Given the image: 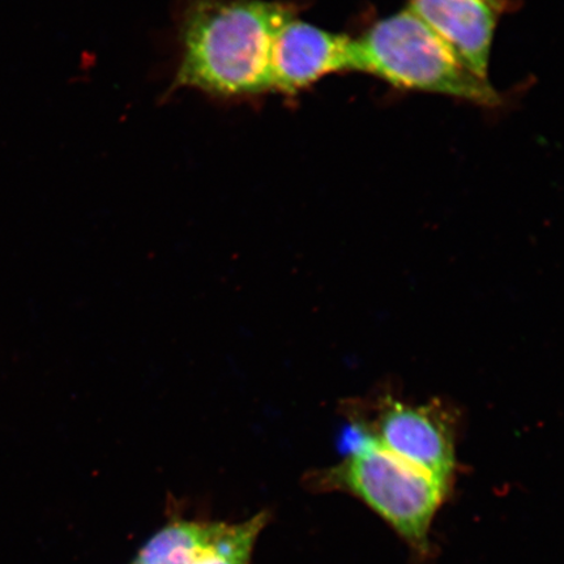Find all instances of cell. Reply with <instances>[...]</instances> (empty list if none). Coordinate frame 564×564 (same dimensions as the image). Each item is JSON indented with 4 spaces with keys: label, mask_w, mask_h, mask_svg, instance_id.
<instances>
[{
    "label": "cell",
    "mask_w": 564,
    "mask_h": 564,
    "mask_svg": "<svg viewBox=\"0 0 564 564\" xmlns=\"http://www.w3.org/2000/svg\"><path fill=\"white\" fill-rule=\"evenodd\" d=\"M293 6L267 0H192L183 12L181 65L173 88L218 97L272 90V48Z\"/></svg>",
    "instance_id": "1"
},
{
    "label": "cell",
    "mask_w": 564,
    "mask_h": 564,
    "mask_svg": "<svg viewBox=\"0 0 564 564\" xmlns=\"http://www.w3.org/2000/svg\"><path fill=\"white\" fill-rule=\"evenodd\" d=\"M350 70L394 87L429 91L479 105H497L488 79L474 73L438 34L408 9L379 20L350 44Z\"/></svg>",
    "instance_id": "2"
},
{
    "label": "cell",
    "mask_w": 564,
    "mask_h": 564,
    "mask_svg": "<svg viewBox=\"0 0 564 564\" xmlns=\"http://www.w3.org/2000/svg\"><path fill=\"white\" fill-rule=\"evenodd\" d=\"M345 434L344 460L324 470L322 489L351 494L390 524L415 552L429 553L430 529L449 485L379 447L358 425Z\"/></svg>",
    "instance_id": "3"
},
{
    "label": "cell",
    "mask_w": 564,
    "mask_h": 564,
    "mask_svg": "<svg viewBox=\"0 0 564 564\" xmlns=\"http://www.w3.org/2000/svg\"><path fill=\"white\" fill-rule=\"evenodd\" d=\"M358 426L400 460L441 482L453 481L454 425L441 405H411L387 399L369 426Z\"/></svg>",
    "instance_id": "4"
},
{
    "label": "cell",
    "mask_w": 564,
    "mask_h": 564,
    "mask_svg": "<svg viewBox=\"0 0 564 564\" xmlns=\"http://www.w3.org/2000/svg\"><path fill=\"white\" fill-rule=\"evenodd\" d=\"M347 35L295 19L285 21L272 48V90L295 95L329 74L350 70Z\"/></svg>",
    "instance_id": "5"
},
{
    "label": "cell",
    "mask_w": 564,
    "mask_h": 564,
    "mask_svg": "<svg viewBox=\"0 0 564 564\" xmlns=\"http://www.w3.org/2000/svg\"><path fill=\"white\" fill-rule=\"evenodd\" d=\"M507 0H409L408 10L488 79L494 33Z\"/></svg>",
    "instance_id": "6"
},
{
    "label": "cell",
    "mask_w": 564,
    "mask_h": 564,
    "mask_svg": "<svg viewBox=\"0 0 564 564\" xmlns=\"http://www.w3.org/2000/svg\"><path fill=\"white\" fill-rule=\"evenodd\" d=\"M227 523L178 520L160 529L133 564H192L215 544Z\"/></svg>",
    "instance_id": "7"
},
{
    "label": "cell",
    "mask_w": 564,
    "mask_h": 564,
    "mask_svg": "<svg viewBox=\"0 0 564 564\" xmlns=\"http://www.w3.org/2000/svg\"><path fill=\"white\" fill-rule=\"evenodd\" d=\"M268 520V513L260 512L243 523L227 524L215 544L192 564H251L253 547Z\"/></svg>",
    "instance_id": "8"
}]
</instances>
